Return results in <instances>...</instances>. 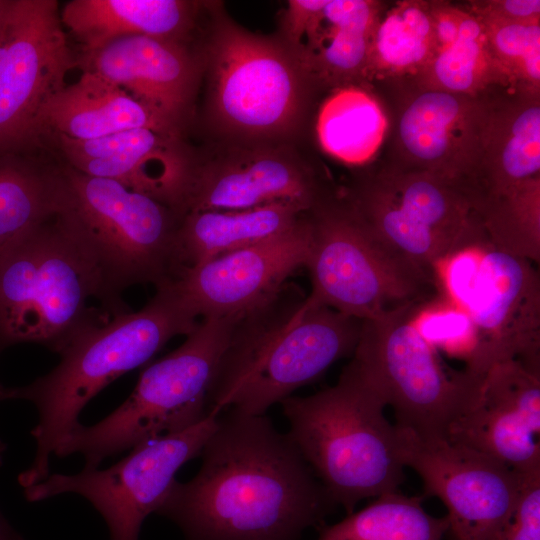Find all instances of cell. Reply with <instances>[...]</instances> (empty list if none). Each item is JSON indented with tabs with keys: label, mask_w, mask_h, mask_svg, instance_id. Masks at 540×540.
<instances>
[{
	"label": "cell",
	"mask_w": 540,
	"mask_h": 540,
	"mask_svg": "<svg viewBox=\"0 0 540 540\" xmlns=\"http://www.w3.org/2000/svg\"><path fill=\"white\" fill-rule=\"evenodd\" d=\"M199 456L197 474L176 479L156 511L184 540H300L335 507L288 433L265 414L229 409Z\"/></svg>",
	"instance_id": "obj_1"
},
{
	"label": "cell",
	"mask_w": 540,
	"mask_h": 540,
	"mask_svg": "<svg viewBox=\"0 0 540 540\" xmlns=\"http://www.w3.org/2000/svg\"><path fill=\"white\" fill-rule=\"evenodd\" d=\"M202 61V125L210 141H300L320 89L275 34L253 33L221 2L206 1L196 38Z\"/></svg>",
	"instance_id": "obj_2"
},
{
	"label": "cell",
	"mask_w": 540,
	"mask_h": 540,
	"mask_svg": "<svg viewBox=\"0 0 540 540\" xmlns=\"http://www.w3.org/2000/svg\"><path fill=\"white\" fill-rule=\"evenodd\" d=\"M360 327L361 320L310 304L286 283L268 301L236 318L207 393V413L229 408L264 415L353 354Z\"/></svg>",
	"instance_id": "obj_3"
},
{
	"label": "cell",
	"mask_w": 540,
	"mask_h": 540,
	"mask_svg": "<svg viewBox=\"0 0 540 540\" xmlns=\"http://www.w3.org/2000/svg\"><path fill=\"white\" fill-rule=\"evenodd\" d=\"M173 281L139 311L118 314L75 338L47 374L18 387L3 386L0 400H25L35 407L38 420L30 431L35 454L18 475L25 489L50 474V459L62 441L81 423L85 406L108 384L147 363L173 337L187 336L197 326Z\"/></svg>",
	"instance_id": "obj_4"
},
{
	"label": "cell",
	"mask_w": 540,
	"mask_h": 540,
	"mask_svg": "<svg viewBox=\"0 0 540 540\" xmlns=\"http://www.w3.org/2000/svg\"><path fill=\"white\" fill-rule=\"evenodd\" d=\"M288 435L333 504L347 514L365 498L398 491L405 480L395 424L386 401L351 360L337 383L281 402Z\"/></svg>",
	"instance_id": "obj_5"
},
{
	"label": "cell",
	"mask_w": 540,
	"mask_h": 540,
	"mask_svg": "<svg viewBox=\"0 0 540 540\" xmlns=\"http://www.w3.org/2000/svg\"><path fill=\"white\" fill-rule=\"evenodd\" d=\"M114 316L92 257L62 213L0 256V354L22 343L60 354Z\"/></svg>",
	"instance_id": "obj_6"
},
{
	"label": "cell",
	"mask_w": 540,
	"mask_h": 540,
	"mask_svg": "<svg viewBox=\"0 0 540 540\" xmlns=\"http://www.w3.org/2000/svg\"><path fill=\"white\" fill-rule=\"evenodd\" d=\"M61 212L73 225L99 273L115 315L128 311L127 288L156 287L181 270L177 233L182 215L166 204L107 178L55 160Z\"/></svg>",
	"instance_id": "obj_7"
},
{
	"label": "cell",
	"mask_w": 540,
	"mask_h": 540,
	"mask_svg": "<svg viewBox=\"0 0 540 540\" xmlns=\"http://www.w3.org/2000/svg\"><path fill=\"white\" fill-rule=\"evenodd\" d=\"M237 317L202 318L174 351L147 366L129 397L101 421L80 424L54 455L80 454L84 468L147 440L180 432L208 414L206 398Z\"/></svg>",
	"instance_id": "obj_8"
},
{
	"label": "cell",
	"mask_w": 540,
	"mask_h": 540,
	"mask_svg": "<svg viewBox=\"0 0 540 540\" xmlns=\"http://www.w3.org/2000/svg\"><path fill=\"white\" fill-rule=\"evenodd\" d=\"M434 285L467 319L466 371L483 377L514 359L539 368L540 284L532 262L494 248L484 237L438 262Z\"/></svg>",
	"instance_id": "obj_9"
},
{
	"label": "cell",
	"mask_w": 540,
	"mask_h": 540,
	"mask_svg": "<svg viewBox=\"0 0 540 540\" xmlns=\"http://www.w3.org/2000/svg\"><path fill=\"white\" fill-rule=\"evenodd\" d=\"M366 231L434 284V268L486 235L464 187L394 164L339 190Z\"/></svg>",
	"instance_id": "obj_10"
},
{
	"label": "cell",
	"mask_w": 540,
	"mask_h": 540,
	"mask_svg": "<svg viewBox=\"0 0 540 540\" xmlns=\"http://www.w3.org/2000/svg\"><path fill=\"white\" fill-rule=\"evenodd\" d=\"M420 305L406 303L362 320L352 360L393 408L397 426L445 438L474 400L482 377L442 364L416 324Z\"/></svg>",
	"instance_id": "obj_11"
},
{
	"label": "cell",
	"mask_w": 540,
	"mask_h": 540,
	"mask_svg": "<svg viewBox=\"0 0 540 540\" xmlns=\"http://www.w3.org/2000/svg\"><path fill=\"white\" fill-rule=\"evenodd\" d=\"M310 248L306 300L359 320L421 301L431 280L381 246L338 192L307 213Z\"/></svg>",
	"instance_id": "obj_12"
},
{
	"label": "cell",
	"mask_w": 540,
	"mask_h": 540,
	"mask_svg": "<svg viewBox=\"0 0 540 540\" xmlns=\"http://www.w3.org/2000/svg\"><path fill=\"white\" fill-rule=\"evenodd\" d=\"M78 66L56 0H9L0 27V157L36 155L43 110Z\"/></svg>",
	"instance_id": "obj_13"
},
{
	"label": "cell",
	"mask_w": 540,
	"mask_h": 540,
	"mask_svg": "<svg viewBox=\"0 0 540 540\" xmlns=\"http://www.w3.org/2000/svg\"><path fill=\"white\" fill-rule=\"evenodd\" d=\"M219 416L208 413L185 430L142 442L109 468L50 473L23 489L24 497L40 502L68 493L82 496L104 519L109 540H139L144 520L156 513L178 470L200 455Z\"/></svg>",
	"instance_id": "obj_14"
},
{
	"label": "cell",
	"mask_w": 540,
	"mask_h": 540,
	"mask_svg": "<svg viewBox=\"0 0 540 540\" xmlns=\"http://www.w3.org/2000/svg\"><path fill=\"white\" fill-rule=\"evenodd\" d=\"M307 157L300 141L233 143L194 147L181 215L239 210L277 202L309 212L337 193Z\"/></svg>",
	"instance_id": "obj_15"
},
{
	"label": "cell",
	"mask_w": 540,
	"mask_h": 540,
	"mask_svg": "<svg viewBox=\"0 0 540 540\" xmlns=\"http://www.w3.org/2000/svg\"><path fill=\"white\" fill-rule=\"evenodd\" d=\"M397 430L404 466L419 475L425 495L447 508L451 540H500L517 501L520 475L444 437Z\"/></svg>",
	"instance_id": "obj_16"
},
{
	"label": "cell",
	"mask_w": 540,
	"mask_h": 540,
	"mask_svg": "<svg viewBox=\"0 0 540 540\" xmlns=\"http://www.w3.org/2000/svg\"><path fill=\"white\" fill-rule=\"evenodd\" d=\"M394 165L440 176L469 189L481 157L486 93L469 96L398 85Z\"/></svg>",
	"instance_id": "obj_17"
},
{
	"label": "cell",
	"mask_w": 540,
	"mask_h": 540,
	"mask_svg": "<svg viewBox=\"0 0 540 540\" xmlns=\"http://www.w3.org/2000/svg\"><path fill=\"white\" fill-rule=\"evenodd\" d=\"M78 67L119 86L175 134L186 138L202 88L196 40L124 36L80 54Z\"/></svg>",
	"instance_id": "obj_18"
},
{
	"label": "cell",
	"mask_w": 540,
	"mask_h": 540,
	"mask_svg": "<svg viewBox=\"0 0 540 540\" xmlns=\"http://www.w3.org/2000/svg\"><path fill=\"white\" fill-rule=\"evenodd\" d=\"M307 213L276 237L181 269L172 281L187 307L197 318L238 317L268 301L305 268Z\"/></svg>",
	"instance_id": "obj_19"
},
{
	"label": "cell",
	"mask_w": 540,
	"mask_h": 540,
	"mask_svg": "<svg viewBox=\"0 0 540 540\" xmlns=\"http://www.w3.org/2000/svg\"><path fill=\"white\" fill-rule=\"evenodd\" d=\"M540 373L520 360L491 367L445 438L484 453L516 473L540 468Z\"/></svg>",
	"instance_id": "obj_20"
},
{
	"label": "cell",
	"mask_w": 540,
	"mask_h": 540,
	"mask_svg": "<svg viewBox=\"0 0 540 540\" xmlns=\"http://www.w3.org/2000/svg\"><path fill=\"white\" fill-rule=\"evenodd\" d=\"M384 7L373 0H290L276 35L319 89L368 85L371 39Z\"/></svg>",
	"instance_id": "obj_21"
},
{
	"label": "cell",
	"mask_w": 540,
	"mask_h": 540,
	"mask_svg": "<svg viewBox=\"0 0 540 540\" xmlns=\"http://www.w3.org/2000/svg\"><path fill=\"white\" fill-rule=\"evenodd\" d=\"M44 146L55 152L57 161L89 176L115 180L181 215L194 159V147L186 138L136 128L86 141L53 136Z\"/></svg>",
	"instance_id": "obj_22"
},
{
	"label": "cell",
	"mask_w": 540,
	"mask_h": 540,
	"mask_svg": "<svg viewBox=\"0 0 540 540\" xmlns=\"http://www.w3.org/2000/svg\"><path fill=\"white\" fill-rule=\"evenodd\" d=\"M496 90L486 93L480 164L468 189L473 203L540 178V94Z\"/></svg>",
	"instance_id": "obj_23"
},
{
	"label": "cell",
	"mask_w": 540,
	"mask_h": 540,
	"mask_svg": "<svg viewBox=\"0 0 540 540\" xmlns=\"http://www.w3.org/2000/svg\"><path fill=\"white\" fill-rule=\"evenodd\" d=\"M205 6L189 0H71L60 19L82 54L131 35L194 42Z\"/></svg>",
	"instance_id": "obj_24"
},
{
	"label": "cell",
	"mask_w": 540,
	"mask_h": 540,
	"mask_svg": "<svg viewBox=\"0 0 540 540\" xmlns=\"http://www.w3.org/2000/svg\"><path fill=\"white\" fill-rule=\"evenodd\" d=\"M136 128L179 136L122 88L82 70L77 81L66 84L46 105L39 139L44 150L45 140L53 136L86 141Z\"/></svg>",
	"instance_id": "obj_25"
},
{
	"label": "cell",
	"mask_w": 540,
	"mask_h": 540,
	"mask_svg": "<svg viewBox=\"0 0 540 540\" xmlns=\"http://www.w3.org/2000/svg\"><path fill=\"white\" fill-rule=\"evenodd\" d=\"M306 213L288 202L186 213L177 233L180 267H191L276 237L292 228Z\"/></svg>",
	"instance_id": "obj_26"
},
{
	"label": "cell",
	"mask_w": 540,
	"mask_h": 540,
	"mask_svg": "<svg viewBox=\"0 0 540 540\" xmlns=\"http://www.w3.org/2000/svg\"><path fill=\"white\" fill-rule=\"evenodd\" d=\"M437 48L432 1H398L383 9L370 47L369 82H414Z\"/></svg>",
	"instance_id": "obj_27"
},
{
	"label": "cell",
	"mask_w": 540,
	"mask_h": 540,
	"mask_svg": "<svg viewBox=\"0 0 540 540\" xmlns=\"http://www.w3.org/2000/svg\"><path fill=\"white\" fill-rule=\"evenodd\" d=\"M35 156L0 157V256L59 211L56 163Z\"/></svg>",
	"instance_id": "obj_28"
},
{
	"label": "cell",
	"mask_w": 540,
	"mask_h": 540,
	"mask_svg": "<svg viewBox=\"0 0 540 540\" xmlns=\"http://www.w3.org/2000/svg\"><path fill=\"white\" fill-rule=\"evenodd\" d=\"M386 129L384 108L368 85L331 90L316 119L321 148L348 165L368 162L382 144Z\"/></svg>",
	"instance_id": "obj_29"
},
{
	"label": "cell",
	"mask_w": 540,
	"mask_h": 540,
	"mask_svg": "<svg viewBox=\"0 0 540 540\" xmlns=\"http://www.w3.org/2000/svg\"><path fill=\"white\" fill-rule=\"evenodd\" d=\"M409 84L475 97L509 87L492 55L483 24L465 9L456 37L439 47L426 69Z\"/></svg>",
	"instance_id": "obj_30"
},
{
	"label": "cell",
	"mask_w": 540,
	"mask_h": 540,
	"mask_svg": "<svg viewBox=\"0 0 540 540\" xmlns=\"http://www.w3.org/2000/svg\"><path fill=\"white\" fill-rule=\"evenodd\" d=\"M422 500L399 490L382 494L341 521L321 525L316 540H443L449 530L447 516H432Z\"/></svg>",
	"instance_id": "obj_31"
},
{
	"label": "cell",
	"mask_w": 540,
	"mask_h": 540,
	"mask_svg": "<svg viewBox=\"0 0 540 540\" xmlns=\"http://www.w3.org/2000/svg\"><path fill=\"white\" fill-rule=\"evenodd\" d=\"M473 206L494 248L530 262L540 260V178Z\"/></svg>",
	"instance_id": "obj_32"
},
{
	"label": "cell",
	"mask_w": 540,
	"mask_h": 540,
	"mask_svg": "<svg viewBox=\"0 0 540 540\" xmlns=\"http://www.w3.org/2000/svg\"><path fill=\"white\" fill-rule=\"evenodd\" d=\"M479 21L509 87L540 94V22Z\"/></svg>",
	"instance_id": "obj_33"
},
{
	"label": "cell",
	"mask_w": 540,
	"mask_h": 540,
	"mask_svg": "<svg viewBox=\"0 0 540 540\" xmlns=\"http://www.w3.org/2000/svg\"><path fill=\"white\" fill-rule=\"evenodd\" d=\"M518 474L517 501L500 540H540V468Z\"/></svg>",
	"instance_id": "obj_34"
},
{
	"label": "cell",
	"mask_w": 540,
	"mask_h": 540,
	"mask_svg": "<svg viewBox=\"0 0 540 540\" xmlns=\"http://www.w3.org/2000/svg\"><path fill=\"white\" fill-rule=\"evenodd\" d=\"M462 7L481 21L496 23L540 22L539 0H478Z\"/></svg>",
	"instance_id": "obj_35"
},
{
	"label": "cell",
	"mask_w": 540,
	"mask_h": 540,
	"mask_svg": "<svg viewBox=\"0 0 540 540\" xmlns=\"http://www.w3.org/2000/svg\"><path fill=\"white\" fill-rule=\"evenodd\" d=\"M3 460L0 459V467ZM0 540H24V538L13 528L0 510Z\"/></svg>",
	"instance_id": "obj_36"
},
{
	"label": "cell",
	"mask_w": 540,
	"mask_h": 540,
	"mask_svg": "<svg viewBox=\"0 0 540 540\" xmlns=\"http://www.w3.org/2000/svg\"><path fill=\"white\" fill-rule=\"evenodd\" d=\"M9 0H0V27L6 12V9L8 7Z\"/></svg>",
	"instance_id": "obj_37"
},
{
	"label": "cell",
	"mask_w": 540,
	"mask_h": 540,
	"mask_svg": "<svg viewBox=\"0 0 540 540\" xmlns=\"http://www.w3.org/2000/svg\"><path fill=\"white\" fill-rule=\"evenodd\" d=\"M2 388H3V385L0 384V394H1ZM5 450H6V444H5L4 441L0 438V459H3Z\"/></svg>",
	"instance_id": "obj_38"
}]
</instances>
